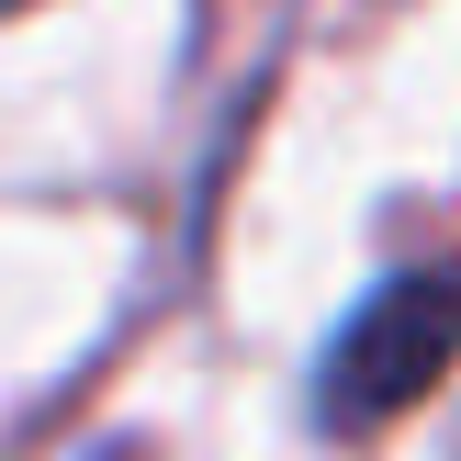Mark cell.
Listing matches in <instances>:
<instances>
[{"mask_svg": "<svg viewBox=\"0 0 461 461\" xmlns=\"http://www.w3.org/2000/svg\"><path fill=\"white\" fill-rule=\"evenodd\" d=\"M450 360H461V270H405V282H383L372 304L338 327L327 372H315V417H327L338 439H360V428L405 417Z\"/></svg>", "mask_w": 461, "mask_h": 461, "instance_id": "obj_1", "label": "cell"}, {"mask_svg": "<svg viewBox=\"0 0 461 461\" xmlns=\"http://www.w3.org/2000/svg\"><path fill=\"white\" fill-rule=\"evenodd\" d=\"M0 12H23V0H0Z\"/></svg>", "mask_w": 461, "mask_h": 461, "instance_id": "obj_2", "label": "cell"}]
</instances>
